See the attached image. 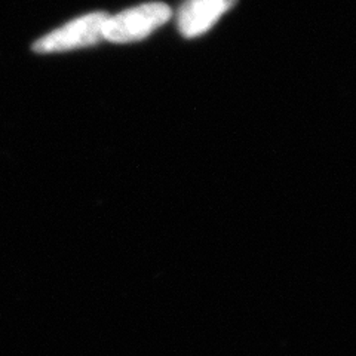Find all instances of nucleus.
<instances>
[{
    "label": "nucleus",
    "instance_id": "obj_3",
    "mask_svg": "<svg viewBox=\"0 0 356 356\" xmlns=\"http://www.w3.org/2000/svg\"><path fill=\"white\" fill-rule=\"evenodd\" d=\"M236 3V0H186L177 15V27L184 38L202 36Z\"/></svg>",
    "mask_w": 356,
    "mask_h": 356
},
{
    "label": "nucleus",
    "instance_id": "obj_1",
    "mask_svg": "<svg viewBox=\"0 0 356 356\" xmlns=\"http://www.w3.org/2000/svg\"><path fill=\"white\" fill-rule=\"evenodd\" d=\"M171 15V8L162 2H150L122 10L118 15H108L106 19L103 26V39L111 43L141 40L162 27Z\"/></svg>",
    "mask_w": 356,
    "mask_h": 356
},
{
    "label": "nucleus",
    "instance_id": "obj_2",
    "mask_svg": "<svg viewBox=\"0 0 356 356\" xmlns=\"http://www.w3.org/2000/svg\"><path fill=\"white\" fill-rule=\"evenodd\" d=\"M107 18L108 15L106 13H91L76 18L40 38L33 44V51L38 54H52L92 47L103 40V26Z\"/></svg>",
    "mask_w": 356,
    "mask_h": 356
}]
</instances>
